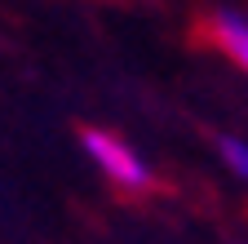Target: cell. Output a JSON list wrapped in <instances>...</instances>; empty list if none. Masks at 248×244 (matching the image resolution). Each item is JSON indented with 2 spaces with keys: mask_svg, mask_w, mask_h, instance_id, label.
Wrapping results in <instances>:
<instances>
[{
  "mask_svg": "<svg viewBox=\"0 0 248 244\" xmlns=\"http://www.w3.org/2000/svg\"><path fill=\"white\" fill-rule=\"evenodd\" d=\"M84 151H89V160L98 164L120 191H146L151 187L146 160L138 156L129 142H120L115 133H107V129H84Z\"/></svg>",
  "mask_w": 248,
  "mask_h": 244,
  "instance_id": "obj_1",
  "label": "cell"
},
{
  "mask_svg": "<svg viewBox=\"0 0 248 244\" xmlns=\"http://www.w3.org/2000/svg\"><path fill=\"white\" fill-rule=\"evenodd\" d=\"M208 40L222 49L239 71H248V18L235 9H217L208 18Z\"/></svg>",
  "mask_w": 248,
  "mask_h": 244,
  "instance_id": "obj_2",
  "label": "cell"
},
{
  "mask_svg": "<svg viewBox=\"0 0 248 244\" xmlns=\"http://www.w3.org/2000/svg\"><path fill=\"white\" fill-rule=\"evenodd\" d=\"M217 146H222V160L231 164V173L248 182V142H244V138H222Z\"/></svg>",
  "mask_w": 248,
  "mask_h": 244,
  "instance_id": "obj_3",
  "label": "cell"
}]
</instances>
